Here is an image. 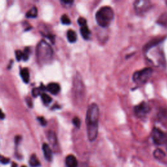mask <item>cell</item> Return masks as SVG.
Here are the masks:
<instances>
[{
    "label": "cell",
    "mask_w": 167,
    "mask_h": 167,
    "mask_svg": "<svg viewBox=\"0 0 167 167\" xmlns=\"http://www.w3.org/2000/svg\"><path fill=\"white\" fill-rule=\"evenodd\" d=\"M99 108L97 104H91L86 113L87 135L88 139L93 142L97 137L99 128Z\"/></svg>",
    "instance_id": "6da1fadb"
},
{
    "label": "cell",
    "mask_w": 167,
    "mask_h": 167,
    "mask_svg": "<svg viewBox=\"0 0 167 167\" xmlns=\"http://www.w3.org/2000/svg\"><path fill=\"white\" fill-rule=\"evenodd\" d=\"M154 42V41H153ZM160 41H157L154 42H150L146 46V54L147 59L156 67H165L166 64L165 57L162 51L158 47Z\"/></svg>",
    "instance_id": "7a4b0ae2"
},
{
    "label": "cell",
    "mask_w": 167,
    "mask_h": 167,
    "mask_svg": "<svg viewBox=\"0 0 167 167\" xmlns=\"http://www.w3.org/2000/svg\"><path fill=\"white\" fill-rule=\"evenodd\" d=\"M36 56L37 61L40 64H47L52 60L53 50L48 42L41 41L37 46Z\"/></svg>",
    "instance_id": "3957f363"
},
{
    "label": "cell",
    "mask_w": 167,
    "mask_h": 167,
    "mask_svg": "<svg viewBox=\"0 0 167 167\" xmlns=\"http://www.w3.org/2000/svg\"><path fill=\"white\" fill-rule=\"evenodd\" d=\"M114 18V11L111 7L104 6L101 8L95 15V19L97 24L103 27L107 28L109 26Z\"/></svg>",
    "instance_id": "277c9868"
},
{
    "label": "cell",
    "mask_w": 167,
    "mask_h": 167,
    "mask_svg": "<svg viewBox=\"0 0 167 167\" xmlns=\"http://www.w3.org/2000/svg\"><path fill=\"white\" fill-rule=\"evenodd\" d=\"M153 70L150 68L143 69L141 71L135 72L133 76V81L136 84L142 85L145 84L152 75Z\"/></svg>",
    "instance_id": "5b68a950"
},
{
    "label": "cell",
    "mask_w": 167,
    "mask_h": 167,
    "mask_svg": "<svg viewBox=\"0 0 167 167\" xmlns=\"http://www.w3.org/2000/svg\"><path fill=\"white\" fill-rule=\"evenodd\" d=\"M134 7L136 13L139 14H143L150 9L151 2L147 0H138L135 2Z\"/></svg>",
    "instance_id": "8992f818"
},
{
    "label": "cell",
    "mask_w": 167,
    "mask_h": 167,
    "mask_svg": "<svg viewBox=\"0 0 167 167\" xmlns=\"http://www.w3.org/2000/svg\"><path fill=\"white\" fill-rule=\"evenodd\" d=\"M150 108L146 103H142L138 104L134 108V112L135 115L138 118H144L149 113Z\"/></svg>",
    "instance_id": "52a82bcc"
},
{
    "label": "cell",
    "mask_w": 167,
    "mask_h": 167,
    "mask_svg": "<svg viewBox=\"0 0 167 167\" xmlns=\"http://www.w3.org/2000/svg\"><path fill=\"white\" fill-rule=\"evenodd\" d=\"M152 138L154 142L158 145H161L166 141V135L157 128H154L152 132Z\"/></svg>",
    "instance_id": "ba28073f"
},
{
    "label": "cell",
    "mask_w": 167,
    "mask_h": 167,
    "mask_svg": "<svg viewBox=\"0 0 167 167\" xmlns=\"http://www.w3.org/2000/svg\"><path fill=\"white\" fill-rule=\"evenodd\" d=\"M74 90L76 97H80L84 94V89L82 81L80 78H78V76H76L74 82Z\"/></svg>",
    "instance_id": "9c48e42d"
},
{
    "label": "cell",
    "mask_w": 167,
    "mask_h": 167,
    "mask_svg": "<svg viewBox=\"0 0 167 167\" xmlns=\"http://www.w3.org/2000/svg\"><path fill=\"white\" fill-rule=\"evenodd\" d=\"M42 151H43L44 156L46 159V160H47L48 161H51L52 159V151L50 146L47 144L44 143L43 144H42Z\"/></svg>",
    "instance_id": "30bf717a"
},
{
    "label": "cell",
    "mask_w": 167,
    "mask_h": 167,
    "mask_svg": "<svg viewBox=\"0 0 167 167\" xmlns=\"http://www.w3.org/2000/svg\"><path fill=\"white\" fill-rule=\"evenodd\" d=\"M65 164L67 167H77L78 161L73 155H69L65 159Z\"/></svg>",
    "instance_id": "8fae6325"
},
{
    "label": "cell",
    "mask_w": 167,
    "mask_h": 167,
    "mask_svg": "<svg viewBox=\"0 0 167 167\" xmlns=\"http://www.w3.org/2000/svg\"><path fill=\"white\" fill-rule=\"evenodd\" d=\"M46 90H47L50 94L53 95H57L58 93L60 91V85L57 83H50L48 85L47 87H46Z\"/></svg>",
    "instance_id": "7c38bea8"
},
{
    "label": "cell",
    "mask_w": 167,
    "mask_h": 167,
    "mask_svg": "<svg viewBox=\"0 0 167 167\" xmlns=\"http://www.w3.org/2000/svg\"><path fill=\"white\" fill-rule=\"evenodd\" d=\"M80 33L84 39H90L91 32L88 28L87 24L80 26Z\"/></svg>",
    "instance_id": "4fadbf2b"
},
{
    "label": "cell",
    "mask_w": 167,
    "mask_h": 167,
    "mask_svg": "<svg viewBox=\"0 0 167 167\" xmlns=\"http://www.w3.org/2000/svg\"><path fill=\"white\" fill-rule=\"evenodd\" d=\"M48 138L50 143L51 144V145L53 146H55L57 144V139L56 133L54 131H50L48 133Z\"/></svg>",
    "instance_id": "5bb4252c"
},
{
    "label": "cell",
    "mask_w": 167,
    "mask_h": 167,
    "mask_svg": "<svg viewBox=\"0 0 167 167\" xmlns=\"http://www.w3.org/2000/svg\"><path fill=\"white\" fill-rule=\"evenodd\" d=\"M20 76L25 83H28L29 81V72L28 68H24L20 71Z\"/></svg>",
    "instance_id": "9a60e30c"
},
{
    "label": "cell",
    "mask_w": 167,
    "mask_h": 167,
    "mask_svg": "<svg viewBox=\"0 0 167 167\" xmlns=\"http://www.w3.org/2000/svg\"><path fill=\"white\" fill-rule=\"evenodd\" d=\"M29 165L32 167H38L40 166V162L36 155H32L29 159Z\"/></svg>",
    "instance_id": "2e32d148"
},
{
    "label": "cell",
    "mask_w": 167,
    "mask_h": 167,
    "mask_svg": "<svg viewBox=\"0 0 167 167\" xmlns=\"http://www.w3.org/2000/svg\"><path fill=\"white\" fill-rule=\"evenodd\" d=\"M67 39L70 42H75L77 39L76 33L73 30L70 29L67 32Z\"/></svg>",
    "instance_id": "e0dca14e"
},
{
    "label": "cell",
    "mask_w": 167,
    "mask_h": 167,
    "mask_svg": "<svg viewBox=\"0 0 167 167\" xmlns=\"http://www.w3.org/2000/svg\"><path fill=\"white\" fill-rule=\"evenodd\" d=\"M37 9L36 7L33 6L28 13H26V17L27 18H36L37 17Z\"/></svg>",
    "instance_id": "ac0fdd59"
},
{
    "label": "cell",
    "mask_w": 167,
    "mask_h": 167,
    "mask_svg": "<svg viewBox=\"0 0 167 167\" xmlns=\"http://www.w3.org/2000/svg\"><path fill=\"white\" fill-rule=\"evenodd\" d=\"M41 99H42V102H43L44 104H50L52 101V99L51 98V97L46 94H42L41 95Z\"/></svg>",
    "instance_id": "d6986e66"
},
{
    "label": "cell",
    "mask_w": 167,
    "mask_h": 167,
    "mask_svg": "<svg viewBox=\"0 0 167 167\" xmlns=\"http://www.w3.org/2000/svg\"><path fill=\"white\" fill-rule=\"evenodd\" d=\"M153 155L155 158H157V159H162L165 156V153L163 152V151H162L161 150H159L157 149L154 151Z\"/></svg>",
    "instance_id": "ffe728a7"
},
{
    "label": "cell",
    "mask_w": 167,
    "mask_h": 167,
    "mask_svg": "<svg viewBox=\"0 0 167 167\" xmlns=\"http://www.w3.org/2000/svg\"><path fill=\"white\" fill-rule=\"evenodd\" d=\"M61 21L62 24L65 25H69L71 24V20L66 14H63L61 18Z\"/></svg>",
    "instance_id": "44dd1931"
},
{
    "label": "cell",
    "mask_w": 167,
    "mask_h": 167,
    "mask_svg": "<svg viewBox=\"0 0 167 167\" xmlns=\"http://www.w3.org/2000/svg\"><path fill=\"white\" fill-rule=\"evenodd\" d=\"M29 54H30V49L28 47H26L24 49V52H23V58H22V60H24V61L28 60V58H29Z\"/></svg>",
    "instance_id": "7402d4cb"
},
{
    "label": "cell",
    "mask_w": 167,
    "mask_h": 167,
    "mask_svg": "<svg viewBox=\"0 0 167 167\" xmlns=\"http://www.w3.org/2000/svg\"><path fill=\"white\" fill-rule=\"evenodd\" d=\"M159 24L162 25H166L167 24V13L161 15V18L159 20Z\"/></svg>",
    "instance_id": "603a6c76"
},
{
    "label": "cell",
    "mask_w": 167,
    "mask_h": 167,
    "mask_svg": "<svg viewBox=\"0 0 167 167\" xmlns=\"http://www.w3.org/2000/svg\"><path fill=\"white\" fill-rule=\"evenodd\" d=\"M73 123L74 125H75V126L77 128H79L80 127V125H81L80 119L78 117H75V118H73Z\"/></svg>",
    "instance_id": "cb8c5ba5"
},
{
    "label": "cell",
    "mask_w": 167,
    "mask_h": 167,
    "mask_svg": "<svg viewBox=\"0 0 167 167\" xmlns=\"http://www.w3.org/2000/svg\"><path fill=\"white\" fill-rule=\"evenodd\" d=\"M15 56H16L17 60L18 61H20L23 58V52L20 51V50H17L15 52Z\"/></svg>",
    "instance_id": "d4e9b609"
},
{
    "label": "cell",
    "mask_w": 167,
    "mask_h": 167,
    "mask_svg": "<svg viewBox=\"0 0 167 167\" xmlns=\"http://www.w3.org/2000/svg\"><path fill=\"white\" fill-rule=\"evenodd\" d=\"M9 161H10V160L9 158L5 157L4 156H3V155H0V162L3 163V164H5V165L7 164V163L9 162Z\"/></svg>",
    "instance_id": "484cf974"
},
{
    "label": "cell",
    "mask_w": 167,
    "mask_h": 167,
    "mask_svg": "<svg viewBox=\"0 0 167 167\" xmlns=\"http://www.w3.org/2000/svg\"><path fill=\"white\" fill-rule=\"evenodd\" d=\"M32 95L34 97H36L39 95L41 94V90L40 88H34L32 90Z\"/></svg>",
    "instance_id": "4316f807"
},
{
    "label": "cell",
    "mask_w": 167,
    "mask_h": 167,
    "mask_svg": "<svg viewBox=\"0 0 167 167\" xmlns=\"http://www.w3.org/2000/svg\"><path fill=\"white\" fill-rule=\"evenodd\" d=\"M78 22H79V24L80 26H82L84 24H87V21L85 18H82V17H80L79 18V20H78Z\"/></svg>",
    "instance_id": "83f0119b"
},
{
    "label": "cell",
    "mask_w": 167,
    "mask_h": 167,
    "mask_svg": "<svg viewBox=\"0 0 167 167\" xmlns=\"http://www.w3.org/2000/svg\"><path fill=\"white\" fill-rule=\"evenodd\" d=\"M38 120L39 121V122L41 123V124L42 125L45 126L46 124V121L45 120V119L43 117H39L38 118Z\"/></svg>",
    "instance_id": "f1b7e54d"
},
{
    "label": "cell",
    "mask_w": 167,
    "mask_h": 167,
    "mask_svg": "<svg viewBox=\"0 0 167 167\" xmlns=\"http://www.w3.org/2000/svg\"><path fill=\"white\" fill-rule=\"evenodd\" d=\"M5 114L3 113V111L0 109V119H3L5 118Z\"/></svg>",
    "instance_id": "f546056e"
},
{
    "label": "cell",
    "mask_w": 167,
    "mask_h": 167,
    "mask_svg": "<svg viewBox=\"0 0 167 167\" xmlns=\"http://www.w3.org/2000/svg\"><path fill=\"white\" fill-rule=\"evenodd\" d=\"M62 3H63V4H66V5H71L72 3H73V2L72 1H63V2H61Z\"/></svg>",
    "instance_id": "4dcf8cb0"
},
{
    "label": "cell",
    "mask_w": 167,
    "mask_h": 167,
    "mask_svg": "<svg viewBox=\"0 0 167 167\" xmlns=\"http://www.w3.org/2000/svg\"><path fill=\"white\" fill-rule=\"evenodd\" d=\"M18 165L16 162H12V166H11V167H17Z\"/></svg>",
    "instance_id": "1f68e13d"
},
{
    "label": "cell",
    "mask_w": 167,
    "mask_h": 167,
    "mask_svg": "<svg viewBox=\"0 0 167 167\" xmlns=\"http://www.w3.org/2000/svg\"><path fill=\"white\" fill-rule=\"evenodd\" d=\"M22 167H27V166H22Z\"/></svg>",
    "instance_id": "d6a6232c"
}]
</instances>
